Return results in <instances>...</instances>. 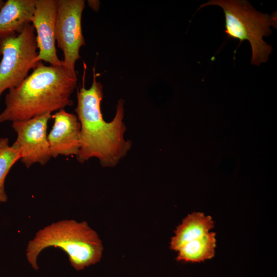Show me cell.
Listing matches in <instances>:
<instances>
[{
	"label": "cell",
	"instance_id": "1",
	"mask_svg": "<svg viewBox=\"0 0 277 277\" xmlns=\"http://www.w3.org/2000/svg\"><path fill=\"white\" fill-rule=\"evenodd\" d=\"M93 69L91 87H85L86 66L82 86L77 90V104L75 108L80 123V146L76 156L83 163L91 158L97 159L104 167H113L130 150L132 142L126 141V127L123 122L124 101L119 100L115 115L110 122H106L101 112L103 86L96 81L97 74Z\"/></svg>",
	"mask_w": 277,
	"mask_h": 277
},
{
	"label": "cell",
	"instance_id": "2",
	"mask_svg": "<svg viewBox=\"0 0 277 277\" xmlns=\"http://www.w3.org/2000/svg\"><path fill=\"white\" fill-rule=\"evenodd\" d=\"M76 82L63 66L40 62L18 86L9 89L0 123L26 120L72 106L70 96Z\"/></svg>",
	"mask_w": 277,
	"mask_h": 277
},
{
	"label": "cell",
	"instance_id": "3",
	"mask_svg": "<svg viewBox=\"0 0 277 277\" xmlns=\"http://www.w3.org/2000/svg\"><path fill=\"white\" fill-rule=\"evenodd\" d=\"M49 247H59L68 256L71 266L77 271L98 262L103 246L97 233L85 221L63 220L53 222L39 230L28 243L27 260L37 270V259Z\"/></svg>",
	"mask_w": 277,
	"mask_h": 277
},
{
	"label": "cell",
	"instance_id": "4",
	"mask_svg": "<svg viewBox=\"0 0 277 277\" xmlns=\"http://www.w3.org/2000/svg\"><path fill=\"white\" fill-rule=\"evenodd\" d=\"M208 5H216L223 9L225 32L228 37L240 40V44L245 40L249 42L252 65L259 66L268 61L273 48L264 41L263 37L271 35L270 26L276 28V11L271 15L262 13L244 0H211L202 4L198 10Z\"/></svg>",
	"mask_w": 277,
	"mask_h": 277
},
{
	"label": "cell",
	"instance_id": "5",
	"mask_svg": "<svg viewBox=\"0 0 277 277\" xmlns=\"http://www.w3.org/2000/svg\"><path fill=\"white\" fill-rule=\"evenodd\" d=\"M35 32L29 24L21 33L0 38V97L6 90L18 86L40 62L35 61L38 51Z\"/></svg>",
	"mask_w": 277,
	"mask_h": 277
},
{
	"label": "cell",
	"instance_id": "6",
	"mask_svg": "<svg viewBox=\"0 0 277 277\" xmlns=\"http://www.w3.org/2000/svg\"><path fill=\"white\" fill-rule=\"evenodd\" d=\"M55 38L63 51V67L73 78L77 80L76 62L80 58L81 47L85 44L82 30L83 0H56Z\"/></svg>",
	"mask_w": 277,
	"mask_h": 277
},
{
	"label": "cell",
	"instance_id": "7",
	"mask_svg": "<svg viewBox=\"0 0 277 277\" xmlns=\"http://www.w3.org/2000/svg\"><path fill=\"white\" fill-rule=\"evenodd\" d=\"M51 116V113H46L12 122V127L17 134L15 143L20 150V160L27 168L35 163L44 165L52 157L47 133Z\"/></svg>",
	"mask_w": 277,
	"mask_h": 277
},
{
	"label": "cell",
	"instance_id": "8",
	"mask_svg": "<svg viewBox=\"0 0 277 277\" xmlns=\"http://www.w3.org/2000/svg\"><path fill=\"white\" fill-rule=\"evenodd\" d=\"M56 9V0H35L31 24L36 32L38 50L35 61H44L53 66H63L62 61L58 57L55 47Z\"/></svg>",
	"mask_w": 277,
	"mask_h": 277
},
{
	"label": "cell",
	"instance_id": "9",
	"mask_svg": "<svg viewBox=\"0 0 277 277\" xmlns=\"http://www.w3.org/2000/svg\"><path fill=\"white\" fill-rule=\"evenodd\" d=\"M48 140L52 157L59 155L76 156L80 146L81 126L77 116L64 109L56 111Z\"/></svg>",
	"mask_w": 277,
	"mask_h": 277
},
{
	"label": "cell",
	"instance_id": "10",
	"mask_svg": "<svg viewBox=\"0 0 277 277\" xmlns=\"http://www.w3.org/2000/svg\"><path fill=\"white\" fill-rule=\"evenodd\" d=\"M35 0H7L0 9V38L21 33L31 24Z\"/></svg>",
	"mask_w": 277,
	"mask_h": 277
},
{
	"label": "cell",
	"instance_id": "11",
	"mask_svg": "<svg viewBox=\"0 0 277 277\" xmlns=\"http://www.w3.org/2000/svg\"><path fill=\"white\" fill-rule=\"evenodd\" d=\"M214 227V222L209 215L202 212H193L184 219L171 238L170 248L177 251L184 244L208 233Z\"/></svg>",
	"mask_w": 277,
	"mask_h": 277
},
{
	"label": "cell",
	"instance_id": "12",
	"mask_svg": "<svg viewBox=\"0 0 277 277\" xmlns=\"http://www.w3.org/2000/svg\"><path fill=\"white\" fill-rule=\"evenodd\" d=\"M215 233L211 232L183 245L177 251L176 260L185 262H204L214 256Z\"/></svg>",
	"mask_w": 277,
	"mask_h": 277
},
{
	"label": "cell",
	"instance_id": "13",
	"mask_svg": "<svg viewBox=\"0 0 277 277\" xmlns=\"http://www.w3.org/2000/svg\"><path fill=\"white\" fill-rule=\"evenodd\" d=\"M21 157L19 149L15 142L10 146L8 138H0V203L7 201L5 181L12 167Z\"/></svg>",
	"mask_w": 277,
	"mask_h": 277
},
{
	"label": "cell",
	"instance_id": "14",
	"mask_svg": "<svg viewBox=\"0 0 277 277\" xmlns=\"http://www.w3.org/2000/svg\"><path fill=\"white\" fill-rule=\"evenodd\" d=\"M5 2L3 0H0V9L4 5Z\"/></svg>",
	"mask_w": 277,
	"mask_h": 277
}]
</instances>
